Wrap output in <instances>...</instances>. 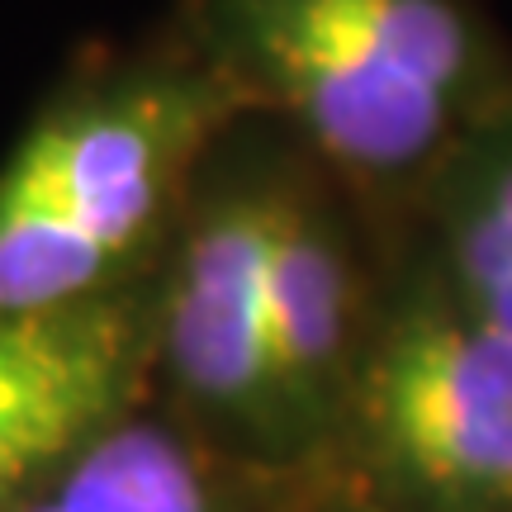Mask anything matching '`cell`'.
Instances as JSON below:
<instances>
[{
	"label": "cell",
	"mask_w": 512,
	"mask_h": 512,
	"mask_svg": "<svg viewBox=\"0 0 512 512\" xmlns=\"http://www.w3.org/2000/svg\"><path fill=\"white\" fill-rule=\"evenodd\" d=\"M280 185L247 181L204 200L157 290V351L181 389L256 427L280 422L266 309Z\"/></svg>",
	"instance_id": "5b68a950"
},
{
	"label": "cell",
	"mask_w": 512,
	"mask_h": 512,
	"mask_svg": "<svg viewBox=\"0 0 512 512\" xmlns=\"http://www.w3.org/2000/svg\"><path fill=\"white\" fill-rule=\"evenodd\" d=\"M204 72L361 185L432 171L494 95L465 0H200Z\"/></svg>",
	"instance_id": "6da1fadb"
},
{
	"label": "cell",
	"mask_w": 512,
	"mask_h": 512,
	"mask_svg": "<svg viewBox=\"0 0 512 512\" xmlns=\"http://www.w3.org/2000/svg\"><path fill=\"white\" fill-rule=\"evenodd\" d=\"M48 494L62 512H214L209 484L181 441L128 418L100 432Z\"/></svg>",
	"instance_id": "ba28073f"
},
{
	"label": "cell",
	"mask_w": 512,
	"mask_h": 512,
	"mask_svg": "<svg viewBox=\"0 0 512 512\" xmlns=\"http://www.w3.org/2000/svg\"><path fill=\"white\" fill-rule=\"evenodd\" d=\"M152 351L157 290L133 280L72 309L0 318V512H19L128 418Z\"/></svg>",
	"instance_id": "277c9868"
},
{
	"label": "cell",
	"mask_w": 512,
	"mask_h": 512,
	"mask_svg": "<svg viewBox=\"0 0 512 512\" xmlns=\"http://www.w3.org/2000/svg\"><path fill=\"white\" fill-rule=\"evenodd\" d=\"M446 290L512 332V147L479 166L451 209Z\"/></svg>",
	"instance_id": "9c48e42d"
},
{
	"label": "cell",
	"mask_w": 512,
	"mask_h": 512,
	"mask_svg": "<svg viewBox=\"0 0 512 512\" xmlns=\"http://www.w3.org/2000/svg\"><path fill=\"white\" fill-rule=\"evenodd\" d=\"M19 512H62V508H57V498L48 494V489H43V494H34L29 503H24V508H19Z\"/></svg>",
	"instance_id": "30bf717a"
},
{
	"label": "cell",
	"mask_w": 512,
	"mask_h": 512,
	"mask_svg": "<svg viewBox=\"0 0 512 512\" xmlns=\"http://www.w3.org/2000/svg\"><path fill=\"white\" fill-rule=\"evenodd\" d=\"M370 465L427 512H512V332L432 290L389 313L347 389Z\"/></svg>",
	"instance_id": "7a4b0ae2"
},
{
	"label": "cell",
	"mask_w": 512,
	"mask_h": 512,
	"mask_svg": "<svg viewBox=\"0 0 512 512\" xmlns=\"http://www.w3.org/2000/svg\"><path fill=\"white\" fill-rule=\"evenodd\" d=\"M228 110L233 95L204 67L110 76L24 133L0 166V195L53 209L128 261L171 214Z\"/></svg>",
	"instance_id": "3957f363"
},
{
	"label": "cell",
	"mask_w": 512,
	"mask_h": 512,
	"mask_svg": "<svg viewBox=\"0 0 512 512\" xmlns=\"http://www.w3.org/2000/svg\"><path fill=\"white\" fill-rule=\"evenodd\" d=\"M128 280V261L43 204L0 195V318L72 309Z\"/></svg>",
	"instance_id": "52a82bcc"
},
{
	"label": "cell",
	"mask_w": 512,
	"mask_h": 512,
	"mask_svg": "<svg viewBox=\"0 0 512 512\" xmlns=\"http://www.w3.org/2000/svg\"><path fill=\"white\" fill-rule=\"evenodd\" d=\"M266 309L280 422L309 418L332 394H347L356 361L366 351L356 332V252L328 200L290 181L280 185Z\"/></svg>",
	"instance_id": "8992f818"
}]
</instances>
